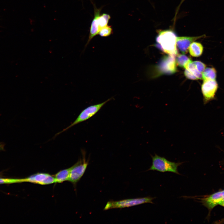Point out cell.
<instances>
[{"mask_svg":"<svg viewBox=\"0 0 224 224\" xmlns=\"http://www.w3.org/2000/svg\"><path fill=\"white\" fill-rule=\"evenodd\" d=\"M175 60L176 64L180 67L183 68L184 67L187 63L191 60L187 56L182 54L178 55Z\"/></svg>","mask_w":224,"mask_h":224,"instance_id":"obj_17","label":"cell"},{"mask_svg":"<svg viewBox=\"0 0 224 224\" xmlns=\"http://www.w3.org/2000/svg\"><path fill=\"white\" fill-rule=\"evenodd\" d=\"M205 36V35L194 37H177V47L183 54H185L187 52L189 46L192 42Z\"/></svg>","mask_w":224,"mask_h":224,"instance_id":"obj_9","label":"cell"},{"mask_svg":"<svg viewBox=\"0 0 224 224\" xmlns=\"http://www.w3.org/2000/svg\"><path fill=\"white\" fill-rule=\"evenodd\" d=\"M23 179L24 182H30L42 185L56 183L54 176L45 173H37Z\"/></svg>","mask_w":224,"mask_h":224,"instance_id":"obj_7","label":"cell"},{"mask_svg":"<svg viewBox=\"0 0 224 224\" xmlns=\"http://www.w3.org/2000/svg\"><path fill=\"white\" fill-rule=\"evenodd\" d=\"M156 197L150 196L125 199L117 201H110L106 203L104 210L116 208H128L145 203H154L152 201Z\"/></svg>","mask_w":224,"mask_h":224,"instance_id":"obj_3","label":"cell"},{"mask_svg":"<svg viewBox=\"0 0 224 224\" xmlns=\"http://www.w3.org/2000/svg\"><path fill=\"white\" fill-rule=\"evenodd\" d=\"M109 98L105 101L97 104L90 105L82 110L75 120L70 125L56 134L55 137L80 123L87 120L94 115L107 102L112 99Z\"/></svg>","mask_w":224,"mask_h":224,"instance_id":"obj_4","label":"cell"},{"mask_svg":"<svg viewBox=\"0 0 224 224\" xmlns=\"http://www.w3.org/2000/svg\"><path fill=\"white\" fill-rule=\"evenodd\" d=\"M94 11V17L93 19L90 28V33L88 39L85 45V47L88 45L91 40L96 35H98L100 30L98 22V18L100 15V12L102 9V7L97 8L95 5L93 3Z\"/></svg>","mask_w":224,"mask_h":224,"instance_id":"obj_10","label":"cell"},{"mask_svg":"<svg viewBox=\"0 0 224 224\" xmlns=\"http://www.w3.org/2000/svg\"><path fill=\"white\" fill-rule=\"evenodd\" d=\"M70 169L71 167L62 170L56 174L54 176L56 183H62L68 181Z\"/></svg>","mask_w":224,"mask_h":224,"instance_id":"obj_14","label":"cell"},{"mask_svg":"<svg viewBox=\"0 0 224 224\" xmlns=\"http://www.w3.org/2000/svg\"></svg>","mask_w":224,"mask_h":224,"instance_id":"obj_24","label":"cell"},{"mask_svg":"<svg viewBox=\"0 0 224 224\" xmlns=\"http://www.w3.org/2000/svg\"><path fill=\"white\" fill-rule=\"evenodd\" d=\"M184 0H181V2L180 5L182 3V2H183L184 1Z\"/></svg>","mask_w":224,"mask_h":224,"instance_id":"obj_23","label":"cell"},{"mask_svg":"<svg viewBox=\"0 0 224 224\" xmlns=\"http://www.w3.org/2000/svg\"><path fill=\"white\" fill-rule=\"evenodd\" d=\"M156 46L169 55L175 56L177 54V36L170 30H158Z\"/></svg>","mask_w":224,"mask_h":224,"instance_id":"obj_1","label":"cell"},{"mask_svg":"<svg viewBox=\"0 0 224 224\" xmlns=\"http://www.w3.org/2000/svg\"><path fill=\"white\" fill-rule=\"evenodd\" d=\"M175 57L169 55L162 59L159 66V69L161 73L171 74L176 72V63Z\"/></svg>","mask_w":224,"mask_h":224,"instance_id":"obj_8","label":"cell"},{"mask_svg":"<svg viewBox=\"0 0 224 224\" xmlns=\"http://www.w3.org/2000/svg\"><path fill=\"white\" fill-rule=\"evenodd\" d=\"M189 50L190 54L193 57L200 56L203 51V47L200 43L193 42L190 45Z\"/></svg>","mask_w":224,"mask_h":224,"instance_id":"obj_13","label":"cell"},{"mask_svg":"<svg viewBox=\"0 0 224 224\" xmlns=\"http://www.w3.org/2000/svg\"><path fill=\"white\" fill-rule=\"evenodd\" d=\"M224 198V190L217 192L207 197L200 199L203 205L209 209H212Z\"/></svg>","mask_w":224,"mask_h":224,"instance_id":"obj_11","label":"cell"},{"mask_svg":"<svg viewBox=\"0 0 224 224\" xmlns=\"http://www.w3.org/2000/svg\"><path fill=\"white\" fill-rule=\"evenodd\" d=\"M184 74L188 79L191 80H198L202 78V73L197 68L193 62L191 60L185 65Z\"/></svg>","mask_w":224,"mask_h":224,"instance_id":"obj_12","label":"cell"},{"mask_svg":"<svg viewBox=\"0 0 224 224\" xmlns=\"http://www.w3.org/2000/svg\"><path fill=\"white\" fill-rule=\"evenodd\" d=\"M110 17L109 14L106 13H103L98 17V22L100 30L107 25Z\"/></svg>","mask_w":224,"mask_h":224,"instance_id":"obj_16","label":"cell"},{"mask_svg":"<svg viewBox=\"0 0 224 224\" xmlns=\"http://www.w3.org/2000/svg\"><path fill=\"white\" fill-rule=\"evenodd\" d=\"M82 157L71 167L68 181L74 185L83 176L89 164V159H86L85 152L82 150Z\"/></svg>","mask_w":224,"mask_h":224,"instance_id":"obj_5","label":"cell"},{"mask_svg":"<svg viewBox=\"0 0 224 224\" xmlns=\"http://www.w3.org/2000/svg\"><path fill=\"white\" fill-rule=\"evenodd\" d=\"M193 62L198 71L202 73L206 68L205 64L200 61H195Z\"/></svg>","mask_w":224,"mask_h":224,"instance_id":"obj_20","label":"cell"},{"mask_svg":"<svg viewBox=\"0 0 224 224\" xmlns=\"http://www.w3.org/2000/svg\"><path fill=\"white\" fill-rule=\"evenodd\" d=\"M151 157L152 165L147 170H156L161 172H169L180 175L178 170V168L184 162H172L156 154L154 156H151Z\"/></svg>","mask_w":224,"mask_h":224,"instance_id":"obj_2","label":"cell"},{"mask_svg":"<svg viewBox=\"0 0 224 224\" xmlns=\"http://www.w3.org/2000/svg\"><path fill=\"white\" fill-rule=\"evenodd\" d=\"M23 182V179L0 178V184H10Z\"/></svg>","mask_w":224,"mask_h":224,"instance_id":"obj_19","label":"cell"},{"mask_svg":"<svg viewBox=\"0 0 224 224\" xmlns=\"http://www.w3.org/2000/svg\"><path fill=\"white\" fill-rule=\"evenodd\" d=\"M219 204L224 207V198L219 203Z\"/></svg>","mask_w":224,"mask_h":224,"instance_id":"obj_22","label":"cell"},{"mask_svg":"<svg viewBox=\"0 0 224 224\" xmlns=\"http://www.w3.org/2000/svg\"><path fill=\"white\" fill-rule=\"evenodd\" d=\"M112 33L113 30L111 26L107 25L100 30L98 35L102 37H106L109 36Z\"/></svg>","mask_w":224,"mask_h":224,"instance_id":"obj_18","label":"cell"},{"mask_svg":"<svg viewBox=\"0 0 224 224\" xmlns=\"http://www.w3.org/2000/svg\"><path fill=\"white\" fill-rule=\"evenodd\" d=\"M4 145L2 143H0V151L4 150Z\"/></svg>","mask_w":224,"mask_h":224,"instance_id":"obj_21","label":"cell"},{"mask_svg":"<svg viewBox=\"0 0 224 224\" xmlns=\"http://www.w3.org/2000/svg\"><path fill=\"white\" fill-rule=\"evenodd\" d=\"M218 88V85L216 80H203L201 91L204 104L214 99Z\"/></svg>","mask_w":224,"mask_h":224,"instance_id":"obj_6","label":"cell"},{"mask_svg":"<svg viewBox=\"0 0 224 224\" xmlns=\"http://www.w3.org/2000/svg\"><path fill=\"white\" fill-rule=\"evenodd\" d=\"M217 77V71L214 68H207L202 73L203 80H215Z\"/></svg>","mask_w":224,"mask_h":224,"instance_id":"obj_15","label":"cell"}]
</instances>
